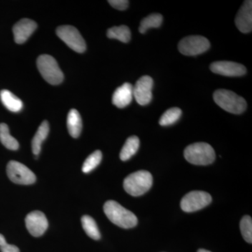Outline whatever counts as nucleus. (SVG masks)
Here are the masks:
<instances>
[{"mask_svg":"<svg viewBox=\"0 0 252 252\" xmlns=\"http://www.w3.org/2000/svg\"><path fill=\"white\" fill-rule=\"evenodd\" d=\"M67 125L70 135L74 138H77L82 130V120L80 114L76 109H71L68 114Z\"/></svg>","mask_w":252,"mask_h":252,"instance_id":"16","label":"nucleus"},{"mask_svg":"<svg viewBox=\"0 0 252 252\" xmlns=\"http://www.w3.org/2000/svg\"><path fill=\"white\" fill-rule=\"evenodd\" d=\"M56 34L70 49L77 53H84L86 45L84 38L77 28L72 26H62L57 28Z\"/></svg>","mask_w":252,"mask_h":252,"instance_id":"7","label":"nucleus"},{"mask_svg":"<svg viewBox=\"0 0 252 252\" xmlns=\"http://www.w3.org/2000/svg\"><path fill=\"white\" fill-rule=\"evenodd\" d=\"M83 228L86 234L94 240H99L101 238L100 233L95 220L89 215H84L81 218Z\"/></svg>","mask_w":252,"mask_h":252,"instance_id":"21","label":"nucleus"},{"mask_svg":"<svg viewBox=\"0 0 252 252\" xmlns=\"http://www.w3.org/2000/svg\"><path fill=\"white\" fill-rule=\"evenodd\" d=\"M133 98V86L125 83L114 91L112 102L118 108H124L130 104Z\"/></svg>","mask_w":252,"mask_h":252,"instance_id":"15","label":"nucleus"},{"mask_svg":"<svg viewBox=\"0 0 252 252\" xmlns=\"http://www.w3.org/2000/svg\"><path fill=\"white\" fill-rule=\"evenodd\" d=\"M38 69L46 81L52 85L61 84L64 75L57 61L49 55H41L36 61Z\"/></svg>","mask_w":252,"mask_h":252,"instance_id":"5","label":"nucleus"},{"mask_svg":"<svg viewBox=\"0 0 252 252\" xmlns=\"http://www.w3.org/2000/svg\"><path fill=\"white\" fill-rule=\"evenodd\" d=\"M109 4L116 9L124 11L128 7L129 1L127 0H109Z\"/></svg>","mask_w":252,"mask_h":252,"instance_id":"28","label":"nucleus"},{"mask_svg":"<svg viewBox=\"0 0 252 252\" xmlns=\"http://www.w3.org/2000/svg\"><path fill=\"white\" fill-rule=\"evenodd\" d=\"M240 230L242 235L247 243H252V220L250 216H245L240 221Z\"/></svg>","mask_w":252,"mask_h":252,"instance_id":"26","label":"nucleus"},{"mask_svg":"<svg viewBox=\"0 0 252 252\" xmlns=\"http://www.w3.org/2000/svg\"><path fill=\"white\" fill-rule=\"evenodd\" d=\"M0 142L10 150H17L19 147L18 141L10 135L9 127L5 124H0Z\"/></svg>","mask_w":252,"mask_h":252,"instance_id":"20","label":"nucleus"},{"mask_svg":"<svg viewBox=\"0 0 252 252\" xmlns=\"http://www.w3.org/2000/svg\"><path fill=\"white\" fill-rule=\"evenodd\" d=\"M210 47V43L208 39L200 35L186 36L178 44V49L181 54L188 56L203 54Z\"/></svg>","mask_w":252,"mask_h":252,"instance_id":"6","label":"nucleus"},{"mask_svg":"<svg viewBox=\"0 0 252 252\" xmlns=\"http://www.w3.org/2000/svg\"><path fill=\"white\" fill-rule=\"evenodd\" d=\"M37 25L34 21L28 18H23L14 25L13 28L14 40L18 44H23L35 31Z\"/></svg>","mask_w":252,"mask_h":252,"instance_id":"14","label":"nucleus"},{"mask_svg":"<svg viewBox=\"0 0 252 252\" xmlns=\"http://www.w3.org/2000/svg\"><path fill=\"white\" fill-rule=\"evenodd\" d=\"M106 216L114 224L123 228H131L137 224V217L114 200H108L104 205Z\"/></svg>","mask_w":252,"mask_h":252,"instance_id":"1","label":"nucleus"},{"mask_svg":"<svg viewBox=\"0 0 252 252\" xmlns=\"http://www.w3.org/2000/svg\"><path fill=\"white\" fill-rule=\"evenodd\" d=\"M153 185L152 174L146 170H140L127 176L124 180V188L132 196H140L147 193Z\"/></svg>","mask_w":252,"mask_h":252,"instance_id":"3","label":"nucleus"},{"mask_svg":"<svg viewBox=\"0 0 252 252\" xmlns=\"http://www.w3.org/2000/svg\"><path fill=\"white\" fill-rule=\"evenodd\" d=\"M185 158L190 163L195 165H207L215 161L216 154L210 144L196 142L185 149Z\"/></svg>","mask_w":252,"mask_h":252,"instance_id":"2","label":"nucleus"},{"mask_svg":"<svg viewBox=\"0 0 252 252\" xmlns=\"http://www.w3.org/2000/svg\"><path fill=\"white\" fill-rule=\"evenodd\" d=\"M198 252H212L208 251V250H204V249H200V250H199Z\"/></svg>","mask_w":252,"mask_h":252,"instance_id":"29","label":"nucleus"},{"mask_svg":"<svg viewBox=\"0 0 252 252\" xmlns=\"http://www.w3.org/2000/svg\"><path fill=\"white\" fill-rule=\"evenodd\" d=\"M102 158V154L99 150L95 151L94 153L91 154L83 164L82 171L84 173H89L92 171L100 163Z\"/></svg>","mask_w":252,"mask_h":252,"instance_id":"25","label":"nucleus"},{"mask_svg":"<svg viewBox=\"0 0 252 252\" xmlns=\"http://www.w3.org/2000/svg\"><path fill=\"white\" fill-rule=\"evenodd\" d=\"M0 99L6 109L13 112H18L23 109L22 101L8 90L0 92Z\"/></svg>","mask_w":252,"mask_h":252,"instance_id":"18","label":"nucleus"},{"mask_svg":"<svg viewBox=\"0 0 252 252\" xmlns=\"http://www.w3.org/2000/svg\"><path fill=\"white\" fill-rule=\"evenodd\" d=\"M139 147H140V140L137 136H131L128 137L121 151V160L126 161L130 159L132 156L137 153Z\"/></svg>","mask_w":252,"mask_h":252,"instance_id":"19","label":"nucleus"},{"mask_svg":"<svg viewBox=\"0 0 252 252\" xmlns=\"http://www.w3.org/2000/svg\"><path fill=\"white\" fill-rule=\"evenodd\" d=\"M239 31L243 33L251 32L252 30V1H244L235 20Z\"/></svg>","mask_w":252,"mask_h":252,"instance_id":"13","label":"nucleus"},{"mask_svg":"<svg viewBox=\"0 0 252 252\" xmlns=\"http://www.w3.org/2000/svg\"><path fill=\"white\" fill-rule=\"evenodd\" d=\"M26 225L29 233L32 236H41L49 226L45 215L40 211H32L26 218Z\"/></svg>","mask_w":252,"mask_h":252,"instance_id":"11","label":"nucleus"},{"mask_svg":"<svg viewBox=\"0 0 252 252\" xmlns=\"http://www.w3.org/2000/svg\"><path fill=\"white\" fill-rule=\"evenodd\" d=\"M212 196L207 192L193 190L185 195L181 200V208L185 212H193L210 205Z\"/></svg>","mask_w":252,"mask_h":252,"instance_id":"9","label":"nucleus"},{"mask_svg":"<svg viewBox=\"0 0 252 252\" xmlns=\"http://www.w3.org/2000/svg\"><path fill=\"white\" fill-rule=\"evenodd\" d=\"M49 132V124L47 121L42 122L36 131L35 135L32 141V149L34 155L38 156L40 153L41 144L46 140Z\"/></svg>","mask_w":252,"mask_h":252,"instance_id":"17","label":"nucleus"},{"mask_svg":"<svg viewBox=\"0 0 252 252\" xmlns=\"http://www.w3.org/2000/svg\"><path fill=\"white\" fill-rule=\"evenodd\" d=\"M162 16L160 14H152L143 18L141 21L139 31L141 34H144L147 30L152 28H159L161 26Z\"/></svg>","mask_w":252,"mask_h":252,"instance_id":"23","label":"nucleus"},{"mask_svg":"<svg viewBox=\"0 0 252 252\" xmlns=\"http://www.w3.org/2000/svg\"><path fill=\"white\" fill-rule=\"evenodd\" d=\"M107 35L109 39H115L127 43L130 40L131 33L130 29L126 26H115L109 28L107 31Z\"/></svg>","mask_w":252,"mask_h":252,"instance_id":"22","label":"nucleus"},{"mask_svg":"<svg viewBox=\"0 0 252 252\" xmlns=\"http://www.w3.org/2000/svg\"><path fill=\"white\" fill-rule=\"evenodd\" d=\"M210 69L215 74L225 77H240L247 72L246 67L243 64L230 61H217L212 63Z\"/></svg>","mask_w":252,"mask_h":252,"instance_id":"12","label":"nucleus"},{"mask_svg":"<svg viewBox=\"0 0 252 252\" xmlns=\"http://www.w3.org/2000/svg\"><path fill=\"white\" fill-rule=\"evenodd\" d=\"M154 81L149 76H143L136 82L133 86V97L140 105H147L150 103L152 97Z\"/></svg>","mask_w":252,"mask_h":252,"instance_id":"10","label":"nucleus"},{"mask_svg":"<svg viewBox=\"0 0 252 252\" xmlns=\"http://www.w3.org/2000/svg\"><path fill=\"white\" fill-rule=\"evenodd\" d=\"M6 173L11 182L18 185H32L36 176L26 165L15 160H11L6 167Z\"/></svg>","mask_w":252,"mask_h":252,"instance_id":"8","label":"nucleus"},{"mask_svg":"<svg viewBox=\"0 0 252 252\" xmlns=\"http://www.w3.org/2000/svg\"><path fill=\"white\" fill-rule=\"evenodd\" d=\"M213 98L220 108L232 114H240L246 110V100L233 91L220 89L214 93Z\"/></svg>","mask_w":252,"mask_h":252,"instance_id":"4","label":"nucleus"},{"mask_svg":"<svg viewBox=\"0 0 252 252\" xmlns=\"http://www.w3.org/2000/svg\"><path fill=\"white\" fill-rule=\"evenodd\" d=\"M0 250L1 252H20L17 247L6 243L4 235L1 234H0Z\"/></svg>","mask_w":252,"mask_h":252,"instance_id":"27","label":"nucleus"},{"mask_svg":"<svg viewBox=\"0 0 252 252\" xmlns=\"http://www.w3.org/2000/svg\"><path fill=\"white\" fill-rule=\"evenodd\" d=\"M182 114V110L177 107L167 109L160 117L159 124L161 126L172 125L180 119Z\"/></svg>","mask_w":252,"mask_h":252,"instance_id":"24","label":"nucleus"}]
</instances>
